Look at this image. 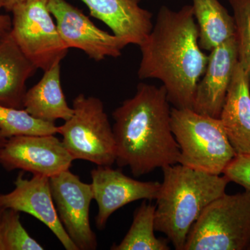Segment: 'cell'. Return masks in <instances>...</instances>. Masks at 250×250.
<instances>
[{
	"label": "cell",
	"instance_id": "obj_11",
	"mask_svg": "<svg viewBox=\"0 0 250 250\" xmlns=\"http://www.w3.org/2000/svg\"><path fill=\"white\" fill-rule=\"evenodd\" d=\"M90 175L94 200L98 207L95 223L100 230L106 228L108 219L116 210L138 200H156L160 190L159 182L136 180L111 166H98Z\"/></svg>",
	"mask_w": 250,
	"mask_h": 250
},
{
	"label": "cell",
	"instance_id": "obj_26",
	"mask_svg": "<svg viewBox=\"0 0 250 250\" xmlns=\"http://www.w3.org/2000/svg\"><path fill=\"white\" fill-rule=\"evenodd\" d=\"M6 141H7V139L3 136L1 131H0V154H1L3 148H4L5 144H6Z\"/></svg>",
	"mask_w": 250,
	"mask_h": 250
},
{
	"label": "cell",
	"instance_id": "obj_1",
	"mask_svg": "<svg viewBox=\"0 0 250 250\" xmlns=\"http://www.w3.org/2000/svg\"><path fill=\"white\" fill-rule=\"evenodd\" d=\"M198 40L192 5L178 11L163 6L152 31L139 46L142 59L138 76L161 81L174 108H192L208 59Z\"/></svg>",
	"mask_w": 250,
	"mask_h": 250
},
{
	"label": "cell",
	"instance_id": "obj_12",
	"mask_svg": "<svg viewBox=\"0 0 250 250\" xmlns=\"http://www.w3.org/2000/svg\"><path fill=\"white\" fill-rule=\"evenodd\" d=\"M14 185L12 191L1 194L0 202L3 207L32 215L52 231L65 250H79L59 220L49 177L34 174L31 179H26L21 172Z\"/></svg>",
	"mask_w": 250,
	"mask_h": 250
},
{
	"label": "cell",
	"instance_id": "obj_25",
	"mask_svg": "<svg viewBox=\"0 0 250 250\" xmlns=\"http://www.w3.org/2000/svg\"><path fill=\"white\" fill-rule=\"evenodd\" d=\"M27 0H2L3 8L7 11H12L16 6L22 4Z\"/></svg>",
	"mask_w": 250,
	"mask_h": 250
},
{
	"label": "cell",
	"instance_id": "obj_27",
	"mask_svg": "<svg viewBox=\"0 0 250 250\" xmlns=\"http://www.w3.org/2000/svg\"><path fill=\"white\" fill-rule=\"evenodd\" d=\"M1 194L0 193V197H1ZM5 209H6V208L3 207L2 205L1 204V202H0V218H1V215H2L3 213H4Z\"/></svg>",
	"mask_w": 250,
	"mask_h": 250
},
{
	"label": "cell",
	"instance_id": "obj_24",
	"mask_svg": "<svg viewBox=\"0 0 250 250\" xmlns=\"http://www.w3.org/2000/svg\"><path fill=\"white\" fill-rule=\"evenodd\" d=\"M2 8V0H0V43L11 34L12 29V18L8 15L1 14Z\"/></svg>",
	"mask_w": 250,
	"mask_h": 250
},
{
	"label": "cell",
	"instance_id": "obj_3",
	"mask_svg": "<svg viewBox=\"0 0 250 250\" xmlns=\"http://www.w3.org/2000/svg\"><path fill=\"white\" fill-rule=\"evenodd\" d=\"M164 180L156 197V231L176 250H184L188 235L205 208L226 193L229 181L177 164L163 167Z\"/></svg>",
	"mask_w": 250,
	"mask_h": 250
},
{
	"label": "cell",
	"instance_id": "obj_17",
	"mask_svg": "<svg viewBox=\"0 0 250 250\" xmlns=\"http://www.w3.org/2000/svg\"><path fill=\"white\" fill-rule=\"evenodd\" d=\"M23 108L38 119L52 123L71 118L74 109L67 104L62 91L60 63L44 72L39 82L27 90Z\"/></svg>",
	"mask_w": 250,
	"mask_h": 250
},
{
	"label": "cell",
	"instance_id": "obj_6",
	"mask_svg": "<svg viewBox=\"0 0 250 250\" xmlns=\"http://www.w3.org/2000/svg\"><path fill=\"white\" fill-rule=\"evenodd\" d=\"M72 108L73 115L59 126L58 134L74 160L113 166L116 163V143L103 102L82 93L74 100Z\"/></svg>",
	"mask_w": 250,
	"mask_h": 250
},
{
	"label": "cell",
	"instance_id": "obj_28",
	"mask_svg": "<svg viewBox=\"0 0 250 250\" xmlns=\"http://www.w3.org/2000/svg\"><path fill=\"white\" fill-rule=\"evenodd\" d=\"M134 1H136V2H137V3H139L140 1H141V0H134Z\"/></svg>",
	"mask_w": 250,
	"mask_h": 250
},
{
	"label": "cell",
	"instance_id": "obj_2",
	"mask_svg": "<svg viewBox=\"0 0 250 250\" xmlns=\"http://www.w3.org/2000/svg\"><path fill=\"white\" fill-rule=\"evenodd\" d=\"M170 104L164 85L140 83L134 96L113 111L116 163L134 177L179 163Z\"/></svg>",
	"mask_w": 250,
	"mask_h": 250
},
{
	"label": "cell",
	"instance_id": "obj_18",
	"mask_svg": "<svg viewBox=\"0 0 250 250\" xmlns=\"http://www.w3.org/2000/svg\"><path fill=\"white\" fill-rule=\"evenodd\" d=\"M199 31V45L211 51L236 35L234 18L219 0H192Z\"/></svg>",
	"mask_w": 250,
	"mask_h": 250
},
{
	"label": "cell",
	"instance_id": "obj_29",
	"mask_svg": "<svg viewBox=\"0 0 250 250\" xmlns=\"http://www.w3.org/2000/svg\"><path fill=\"white\" fill-rule=\"evenodd\" d=\"M0 250H1V243H0Z\"/></svg>",
	"mask_w": 250,
	"mask_h": 250
},
{
	"label": "cell",
	"instance_id": "obj_4",
	"mask_svg": "<svg viewBox=\"0 0 250 250\" xmlns=\"http://www.w3.org/2000/svg\"><path fill=\"white\" fill-rule=\"evenodd\" d=\"M171 127L179 147V164L221 175L236 154L219 118L190 108H172Z\"/></svg>",
	"mask_w": 250,
	"mask_h": 250
},
{
	"label": "cell",
	"instance_id": "obj_23",
	"mask_svg": "<svg viewBox=\"0 0 250 250\" xmlns=\"http://www.w3.org/2000/svg\"><path fill=\"white\" fill-rule=\"evenodd\" d=\"M223 174L230 182L250 190V154L236 155L225 168Z\"/></svg>",
	"mask_w": 250,
	"mask_h": 250
},
{
	"label": "cell",
	"instance_id": "obj_19",
	"mask_svg": "<svg viewBox=\"0 0 250 250\" xmlns=\"http://www.w3.org/2000/svg\"><path fill=\"white\" fill-rule=\"evenodd\" d=\"M143 200L134 210L129 231L119 244H113L111 250H170L167 238H156V207Z\"/></svg>",
	"mask_w": 250,
	"mask_h": 250
},
{
	"label": "cell",
	"instance_id": "obj_16",
	"mask_svg": "<svg viewBox=\"0 0 250 250\" xmlns=\"http://www.w3.org/2000/svg\"><path fill=\"white\" fill-rule=\"evenodd\" d=\"M36 70L10 34L0 43V104L23 108L26 83Z\"/></svg>",
	"mask_w": 250,
	"mask_h": 250
},
{
	"label": "cell",
	"instance_id": "obj_14",
	"mask_svg": "<svg viewBox=\"0 0 250 250\" xmlns=\"http://www.w3.org/2000/svg\"><path fill=\"white\" fill-rule=\"evenodd\" d=\"M93 17L103 21L129 44L141 45L152 31V14L134 0H81Z\"/></svg>",
	"mask_w": 250,
	"mask_h": 250
},
{
	"label": "cell",
	"instance_id": "obj_21",
	"mask_svg": "<svg viewBox=\"0 0 250 250\" xmlns=\"http://www.w3.org/2000/svg\"><path fill=\"white\" fill-rule=\"evenodd\" d=\"M1 250H43V246L33 238L23 227L20 212L5 209L0 218Z\"/></svg>",
	"mask_w": 250,
	"mask_h": 250
},
{
	"label": "cell",
	"instance_id": "obj_7",
	"mask_svg": "<svg viewBox=\"0 0 250 250\" xmlns=\"http://www.w3.org/2000/svg\"><path fill=\"white\" fill-rule=\"evenodd\" d=\"M47 1L27 0L11 11V36L36 68L44 72L61 63L69 49L52 19Z\"/></svg>",
	"mask_w": 250,
	"mask_h": 250
},
{
	"label": "cell",
	"instance_id": "obj_10",
	"mask_svg": "<svg viewBox=\"0 0 250 250\" xmlns=\"http://www.w3.org/2000/svg\"><path fill=\"white\" fill-rule=\"evenodd\" d=\"M73 161L55 134L10 138L0 154V164L6 170H21L49 178L70 170Z\"/></svg>",
	"mask_w": 250,
	"mask_h": 250
},
{
	"label": "cell",
	"instance_id": "obj_22",
	"mask_svg": "<svg viewBox=\"0 0 250 250\" xmlns=\"http://www.w3.org/2000/svg\"><path fill=\"white\" fill-rule=\"evenodd\" d=\"M236 24L238 62L250 81V0H229Z\"/></svg>",
	"mask_w": 250,
	"mask_h": 250
},
{
	"label": "cell",
	"instance_id": "obj_13",
	"mask_svg": "<svg viewBox=\"0 0 250 250\" xmlns=\"http://www.w3.org/2000/svg\"><path fill=\"white\" fill-rule=\"evenodd\" d=\"M238 62L236 35L210 51L205 73L195 91L194 111L220 118Z\"/></svg>",
	"mask_w": 250,
	"mask_h": 250
},
{
	"label": "cell",
	"instance_id": "obj_8",
	"mask_svg": "<svg viewBox=\"0 0 250 250\" xmlns=\"http://www.w3.org/2000/svg\"><path fill=\"white\" fill-rule=\"evenodd\" d=\"M51 192L59 220L79 250H95L98 240L90 223L94 200L91 184L82 182L70 170L49 178Z\"/></svg>",
	"mask_w": 250,
	"mask_h": 250
},
{
	"label": "cell",
	"instance_id": "obj_5",
	"mask_svg": "<svg viewBox=\"0 0 250 250\" xmlns=\"http://www.w3.org/2000/svg\"><path fill=\"white\" fill-rule=\"evenodd\" d=\"M184 250H250V190L224 194L192 225Z\"/></svg>",
	"mask_w": 250,
	"mask_h": 250
},
{
	"label": "cell",
	"instance_id": "obj_9",
	"mask_svg": "<svg viewBox=\"0 0 250 250\" xmlns=\"http://www.w3.org/2000/svg\"><path fill=\"white\" fill-rule=\"evenodd\" d=\"M47 7L67 47L81 49L89 58L100 62L118 58L127 42L99 29L81 10L65 0H48Z\"/></svg>",
	"mask_w": 250,
	"mask_h": 250
},
{
	"label": "cell",
	"instance_id": "obj_15",
	"mask_svg": "<svg viewBox=\"0 0 250 250\" xmlns=\"http://www.w3.org/2000/svg\"><path fill=\"white\" fill-rule=\"evenodd\" d=\"M219 119L236 155L250 154V81L239 62Z\"/></svg>",
	"mask_w": 250,
	"mask_h": 250
},
{
	"label": "cell",
	"instance_id": "obj_20",
	"mask_svg": "<svg viewBox=\"0 0 250 250\" xmlns=\"http://www.w3.org/2000/svg\"><path fill=\"white\" fill-rule=\"evenodd\" d=\"M0 131L6 139L20 136L57 134L55 123L38 119L24 108L4 106L0 104Z\"/></svg>",
	"mask_w": 250,
	"mask_h": 250
}]
</instances>
